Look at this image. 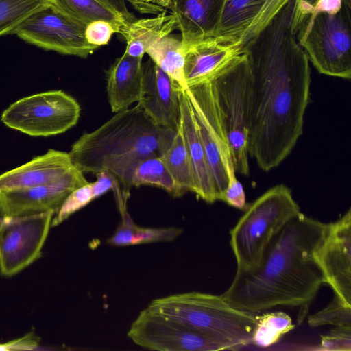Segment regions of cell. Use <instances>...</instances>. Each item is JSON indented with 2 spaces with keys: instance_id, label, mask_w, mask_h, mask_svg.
<instances>
[{
  "instance_id": "484cf974",
  "label": "cell",
  "mask_w": 351,
  "mask_h": 351,
  "mask_svg": "<svg viewBox=\"0 0 351 351\" xmlns=\"http://www.w3.org/2000/svg\"><path fill=\"white\" fill-rule=\"evenodd\" d=\"M145 53L179 86L186 88L184 75L186 51L181 40L170 34L165 36L148 47Z\"/></svg>"
},
{
  "instance_id": "30bf717a",
  "label": "cell",
  "mask_w": 351,
  "mask_h": 351,
  "mask_svg": "<svg viewBox=\"0 0 351 351\" xmlns=\"http://www.w3.org/2000/svg\"><path fill=\"white\" fill-rule=\"evenodd\" d=\"M183 90L197 122L217 200H221L228 181L226 167L233 163V160L217 113L210 83H201Z\"/></svg>"
},
{
  "instance_id": "ba28073f",
  "label": "cell",
  "mask_w": 351,
  "mask_h": 351,
  "mask_svg": "<svg viewBox=\"0 0 351 351\" xmlns=\"http://www.w3.org/2000/svg\"><path fill=\"white\" fill-rule=\"evenodd\" d=\"M80 106L62 90H50L21 98L10 105L1 116L7 127L32 136L62 134L75 125Z\"/></svg>"
},
{
  "instance_id": "7c38bea8",
  "label": "cell",
  "mask_w": 351,
  "mask_h": 351,
  "mask_svg": "<svg viewBox=\"0 0 351 351\" xmlns=\"http://www.w3.org/2000/svg\"><path fill=\"white\" fill-rule=\"evenodd\" d=\"M128 337L136 345L158 351H217L229 347L148 307L132 324Z\"/></svg>"
},
{
  "instance_id": "7a4b0ae2",
  "label": "cell",
  "mask_w": 351,
  "mask_h": 351,
  "mask_svg": "<svg viewBox=\"0 0 351 351\" xmlns=\"http://www.w3.org/2000/svg\"><path fill=\"white\" fill-rule=\"evenodd\" d=\"M327 228L328 223L300 213L273 237L257 267L237 271L221 296L252 313L277 306H308L324 283L314 251Z\"/></svg>"
},
{
  "instance_id": "ffe728a7",
  "label": "cell",
  "mask_w": 351,
  "mask_h": 351,
  "mask_svg": "<svg viewBox=\"0 0 351 351\" xmlns=\"http://www.w3.org/2000/svg\"><path fill=\"white\" fill-rule=\"evenodd\" d=\"M142 58L125 52L107 71L106 91L112 112L116 113L125 110L142 99Z\"/></svg>"
},
{
  "instance_id": "d590c367",
  "label": "cell",
  "mask_w": 351,
  "mask_h": 351,
  "mask_svg": "<svg viewBox=\"0 0 351 351\" xmlns=\"http://www.w3.org/2000/svg\"><path fill=\"white\" fill-rule=\"evenodd\" d=\"M143 14H159L169 10L171 0H126Z\"/></svg>"
},
{
  "instance_id": "4dcf8cb0",
  "label": "cell",
  "mask_w": 351,
  "mask_h": 351,
  "mask_svg": "<svg viewBox=\"0 0 351 351\" xmlns=\"http://www.w3.org/2000/svg\"><path fill=\"white\" fill-rule=\"evenodd\" d=\"M308 323L312 327L329 324L351 326V306L345 304L335 295L326 308L308 317Z\"/></svg>"
},
{
  "instance_id": "9a60e30c",
  "label": "cell",
  "mask_w": 351,
  "mask_h": 351,
  "mask_svg": "<svg viewBox=\"0 0 351 351\" xmlns=\"http://www.w3.org/2000/svg\"><path fill=\"white\" fill-rule=\"evenodd\" d=\"M142 68L143 95L137 104L156 125L177 130L180 124L178 84L151 59Z\"/></svg>"
},
{
  "instance_id": "277c9868",
  "label": "cell",
  "mask_w": 351,
  "mask_h": 351,
  "mask_svg": "<svg viewBox=\"0 0 351 351\" xmlns=\"http://www.w3.org/2000/svg\"><path fill=\"white\" fill-rule=\"evenodd\" d=\"M147 307L227 345L230 350L252 343L256 315L232 307L221 295L191 291L156 299Z\"/></svg>"
},
{
  "instance_id": "1f68e13d",
  "label": "cell",
  "mask_w": 351,
  "mask_h": 351,
  "mask_svg": "<svg viewBox=\"0 0 351 351\" xmlns=\"http://www.w3.org/2000/svg\"><path fill=\"white\" fill-rule=\"evenodd\" d=\"M96 199L93 183L88 182L72 191L66 198L59 210L53 217L51 226H56L72 214Z\"/></svg>"
},
{
  "instance_id": "ac0fdd59",
  "label": "cell",
  "mask_w": 351,
  "mask_h": 351,
  "mask_svg": "<svg viewBox=\"0 0 351 351\" xmlns=\"http://www.w3.org/2000/svg\"><path fill=\"white\" fill-rule=\"evenodd\" d=\"M224 0H171L174 15L186 50L193 45L213 38L218 26Z\"/></svg>"
},
{
  "instance_id": "74e56055",
  "label": "cell",
  "mask_w": 351,
  "mask_h": 351,
  "mask_svg": "<svg viewBox=\"0 0 351 351\" xmlns=\"http://www.w3.org/2000/svg\"><path fill=\"white\" fill-rule=\"evenodd\" d=\"M343 0H318L306 23L311 22L319 13L336 14L341 8Z\"/></svg>"
},
{
  "instance_id": "d6986e66",
  "label": "cell",
  "mask_w": 351,
  "mask_h": 351,
  "mask_svg": "<svg viewBox=\"0 0 351 351\" xmlns=\"http://www.w3.org/2000/svg\"><path fill=\"white\" fill-rule=\"evenodd\" d=\"M179 99V127L191 162L194 181L193 193L206 202L212 204L217 200L204 146L191 104L184 90L180 86Z\"/></svg>"
},
{
  "instance_id": "2e32d148",
  "label": "cell",
  "mask_w": 351,
  "mask_h": 351,
  "mask_svg": "<svg viewBox=\"0 0 351 351\" xmlns=\"http://www.w3.org/2000/svg\"><path fill=\"white\" fill-rule=\"evenodd\" d=\"M87 183L83 174L54 184L0 193V217L56 213L72 191Z\"/></svg>"
},
{
  "instance_id": "44dd1931",
  "label": "cell",
  "mask_w": 351,
  "mask_h": 351,
  "mask_svg": "<svg viewBox=\"0 0 351 351\" xmlns=\"http://www.w3.org/2000/svg\"><path fill=\"white\" fill-rule=\"evenodd\" d=\"M158 155L171 175L178 197L194 191V181L186 147L180 129L160 127Z\"/></svg>"
},
{
  "instance_id": "9c48e42d",
  "label": "cell",
  "mask_w": 351,
  "mask_h": 351,
  "mask_svg": "<svg viewBox=\"0 0 351 351\" xmlns=\"http://www.w3.org/2000/svg\"><path fill=\"white\" fill-rule=\"evenodd\" d=\"M86 26L51 3L30 15L14 34L45 50L84 58L98 48L87 41Z\"/></svg>"
},
{
  "instance_id": "8d00e7d4",
  "label": "cell",
  "mask_w": 351,
  "mask_h": 351,
  "mask_svg": "<svg viewBox=\"0 0 351 351\" xmlns=\"http://www.w3.org/2000/svg\"><path fill=\"white\" fill-rule=\"evenodd\" d=\"M39 342L38 337L35 335L34 332H29L16 339L1 343L0 350H32L38 347Z\"/></svg>"
},
{
  "instance_id": "83f0119b",
  "label": "cell",
  "mask_w": 351,
  "mask_h": 351,
  "mask_svg": "<svg viewBox=\"0 0 351 351\" xmlns=\"http://www.w3.org/2000/svg\"><path fill=\"white\" fill-rule=\"evenodd\" d=\"M294 328L291 318L283 312L256 315L252 343L261 348L270 346Z\"/></svg>"
},
{
  "instance_id": "8992f818",
  "label": "cell",
  "mask_w": 351,
  "mask_h": 351,
  "mask_svg": "<svg viewBox=\"0 0 351 351\" xmlns=\"http://www.w3.org/2000/svg\"><path fill=\"white\" fill-rule=\"evenodd\" d=\"M235 171L248 176V97L250 71L245 51L210 81Z\"/></svg>"
},
{
  "instance_id": "cb8c5ba5",
  "label": "cell",
  "mask_w": 351,
  "mask_h": 351,
  "mask_svg": "<svg viewBox=\"0 0 351 351\" xmlns=\"http://www.w3.org/2000/svg\"><path fill=\"white\" fill-rule=\"evenodd\" d=\"M52 3L86 25L95 21H105L115 26L119 33L123 25L131 21L108 0H52Z\"/></svg>"
},
{
  "instance_id": "836d02e7",
  "label": "cell",
  "mask_w": 351,
  "mask_h": 351,
  "mask_svg": "<svg viewBox=\"0 0 351 351\" xmlns=\"http://www.w3.org/2000/svg\"><path fill=\"white\" fill-rule=\"evenodd\" d=\"M322 350H351V326H335L328 333L321 336Z\"/></svg>"
},
{
  "instance_id": "4316f807",
  "label": "cell",
  "mask_w": 351,
  "mask_h": 351,
  "mask_svg": "<svg viewBox=\"0 0 351 351\" xmlns=\"http://www.w3.org/2000/svg\"><path fill=\"white\" fill-rule=\"evenodd\" d=\"M130 184L159 187L178 197L175 182L158 155L146 157L136 164L131 175Z\"/></svg>"
},
{
  "instance_id": "d6a6232c",
  "label": "cell",
  "mask_w": 351,
  "mask_h": 351,
  "mask_svg": "<svg viewBox=\"0 0 351 351\" xmlns=\"http://www.w3.org/2000/svg\"><path fill=\"white\" fill-rule=\"evenodd\" d=\"M226 171L228 181L221 201L232 207L245 210L248 204L246 203L243 185L237 179L234 164H228L226 167Z\"/></svg>"
},
{
  "instance_id": "5bb4252c",
  "label": "cell",
  "mask_w": 351,
  "mask_h": 351,
  "mask_svg": "<svg viewBox=\"0 0 351 351\" xmlns=\"http://www.w3.org/2000/svg\"><path fill=\"white\" fill-rule=\"evenodd\" d=\"M83 174L71 161L69 152L50 149L0 175V193L54 184Z\"/></svg>"
},
{
  "instance_id": "f1b7e54d",
  "label": "cell",
  "mask_w": 351,
  "mask_h": 351,
  "mask_svg": "<svg viewBox=\"0 0 351 351\" xmlns=\"http://www.w3.org/2000/svg\"><path fill=\"white\" fill-rule=\"evenodd\" d=\"M52 0H0V36L12 34L30 15Z\"/></svg>"
},
{
  "instance_id": "603a6c76",
  "label": "cell",
  "mask_w": 351,
  "mask_h": 351,
  "mask_svg": "<svg viewBox=\"0 0 351 351\" xmlns=\"http://www.w3.org/2000/svg\"><path fill=\"white\" fill-rule=\"evenodd\" d=\"M176 29L174 15H167L165 12L154 18L128 21L121 27L119 34L126 40L125 52L133 57L143 58L148 47Z\"/></svg>"
},
{
  "instance_id": "5b68a950",
  "label": "cell",
  "mask_w": 351,
  "mask_h": 351,
  "mask_svg": "<svg viewBox=\"0 0 351 351\" xmlns=\"http://www.w3.org/2000/svg\"><path fill=\"white\" fill-rule=\"evenodd\" d=\"M300 213L291 191L282 184L273 186L248 204L230 232L237 271L256 269L273 237Z\"/></svg>"
},
{
  "instance_id": "4fadbf2b",
  "label": "cell",
  "mask_w": 351,
  "mask_h": 351,
  "mask_svg": "<svg viewBox=\"0 0 351 351\" xmlns=\"http://www.w3.org/2000/svg\"><path fill=\"white\" fill-rule=\"evenodd\" d=\"M324 278L343 302L351 306V209L328 223L325 236L314 251Z\"/></svg>"
},
{
  "instance_id": "7402d4cb",
  "label": "cell",
  "mask_w": 351,
  "mask_h": 351,
  "mask_svg": "<svg viewBox=\"0 0 351 351\" xmlns=\"http://www.w3.org/2000/svg\"><path fill=\"white\" fill-rule=\"evenodd\" d=\"M266 0H224L213 38L223 43H239Z\"/></svg>"
},
{
  "instance_id": "8fae6325",
  "label": "cell",
  "mask_w": 351,
  "mask_h": 351,
  "mask_svg": "<svg viewBox=\"0 0 351 351\" xmlns=\"http://www.w3.org/2000/svg\"><path fill=\"white\" fill-rule=\"evenodd\" d=\"M53 212L0 217V273L12 276L40 258Z\"/></svg>"
},
{
  "instance_id": "3957f363",
  "label": "cell",
  "mask_w": 351,
  "mask_h": 351,
  "mask_svg": "<svg viewBox=\"0 0 351 351\" xmlns=\"http://www.w3.org/2000/svg\"><path fill=\"white\" fill-rule=\"evenodd\" d=\"M159 136L160 127L137 104L116 112L96 130L84 133L69 154L84 173H112L129 195L134 168L142 159L158 155Z\"/></svg>"
},
{
  "instance_id": "d4e9b609",
  "label": "cell",
  "mask_w": 351,
  "mask_h": 351,
  "mask_svg": "<svg viewBox=\"0 0 351 351\" xmlns=\"http://www.w3.org/2000/svg\"><path fill=\"white\" fill-rule=\"evenodd\" d=\"M122 220L115 232L106 243L113 246H126L142 243L172 241L182 233V229L169 227L143 228L134 223L126 209L120 211Z\"/></svg>"
},
{
  "instance_id": "52a82bcc",
  "label": "cell",
  "mask_w": 351,
  "mask_h": 351,
  "mask_svg": "<svg viewBox=\"0 0 351 351\" xmlns=\"http://www.w3.org/2000/svg\"><path fill=\"white\" fill-rule=\"evenodd\" d=\"M350 5V0H343L337 13L317 14L297 35L298 43L319 73L348 80L351 77Z\"/></svg>"
},
{
  "instance_id": "f546056e",
  "label": "cell",
  "mask_w": 351,
  "mask_h": 351,
  "mask_svg": "<svg viewBox=\"0 0 351 351\" xmlns=\"http://www.w3.org/2000/svg\"><path fill=\"white\" fill-rule=\"evenodd\" d=\"M290 0H266L263 8L240 41L243 47L252 40ZM300 8L311 15L318 0H296Z\"/></svg>"
},
{
  "instance_id": "e0dca14e",
  "label": "cell",
  "mask_w": 351,
  "mask_h": 351,
  "mask_svg": "<svg viewBox=\"0 0 351 351\" xmlns=\"http://www.w3.org/2000/svg\"><path fill=\"white\" fill-rule=\"evenodd\" d=\"M243 52L239 43H223L215 38L191 45L186 51L184 66L186 88L211 81Z\"/></svg>"
},
{
  "instance_id": "6da1fadb",
  "label": "cell",
  "mask_w": 351,
  "mask_h": 351,
  "mask_svg": "<svg viewBox=\"0 0 351 351\" xmlns=\"http://www.w3.org/2000/svg\"><path fill=\"white\" fill-rule=\"evenodd\" d=\"M306 19L290 0L243 47L250 71L248 154L265 171L288 156L303 132L311 77L297 35Z\"/></svg>"
},
{
  "instance_id": "e575fe53",
  "label": "cell",
  "mask_w": 351,
  "mask_h": 351,
  "mask_svg": "<svg viewBox=\"0 0 351 351\" xmlns=\"http://www.w3.org/2000/svg\"><path fill=\"white\" fill-rule=\"evenodd\" d=\"M114 33H119L118 29L105 21H95L87 25L85 36L87 41L95 46L106 45Z\"/></svg>"
}]
</instances>
